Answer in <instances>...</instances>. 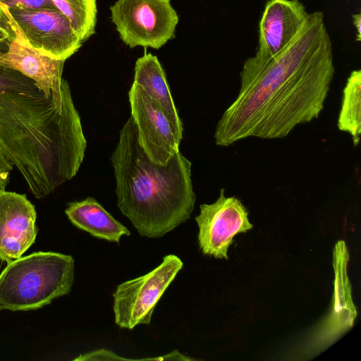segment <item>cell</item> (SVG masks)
Wrapping results in <instances>:
<instances>
[{"instance_id": "1", "label": "cell", "mask_w": 361, "mask_h": 361, "mask_svg": "<svg viewBox=\"0 0 361 361\" xmlns=\"http://www.w3.org/2000/svg\"><path fill=\"white\" fill-rule=\"evenodd\" d=\"M334 73L324 15L309 13L298 35L279 55L245 61L238 94L217 123L216 145L228 147L252 137L283 138L317 118Z\"/></svg>"}, {"instance_id": "2", "label": "cell", "mask_w": 361, "mask_h": 361, "mask_svg": "<svg viewBox=\"0 0 361 361\" xmlns=\"http://www.w3.org/2000/svg\"><path fill=\"white\" fill-rule=\"evenodd\" d=\"M86 147L71 90L48 94L31 78L0 65V151L36 198L75 176Z\"/></svg>"}, {"instance_id": "3", "label": "cell", "mask_w": 361, "mask_h": 361, "mask_svg": "<svg viewBox=\"0 0 361 361\" xmlns=\"http://www.w3.org/2000/svg\"><path fill=\"white\" fill-rule=\"evenodd\" d=\"M111 160L117 206L141 236L161 237L190 219L196 199L191 162L179 151L165 165L152 161L139 143L131 116Z\"/></svg>"}, {"instance_id": "4", "label": "cell", "mask_w": 361, "mask_h": 361, "mask_svg": "<svg viewBox=\"0 0 361 361\" xmlns=\"http://www.w3.org/2000/svg\"><path fill=\"white\" fill-rule=\"evenodd\" d=\"M74 279L72 256L37 252L9 263L0 274V310L40 308L68 294Z\"/></svg>"}, {"instance_id": "5", "label": "cell", "mask_w": 361, "mask_h": 361, "mask_svg": "<svg viewBox=\"0 0 361 361\" xmlns=\"http://www.w3.org/2000/svg\"><path fill=\"white\" fill-rule=\"evenodd\" d=\"M0 5L18 43L44 56L63 61L82 46L71 23L57 8L19 9Z\"/></svg>"}, {"instance_id": "6", "label": "cell", "mask_w": 361, "mask_h": 361, "mask_svg": "<svg viewBox=\"0 0 361 361\" xmlns=\"http://www.w3.org/2000/svg\"><path fill=\"white\" fill-rule=\"evenodd\" d=\"M110 10L120 38L130 48L159 49L173 38L179 20L171 0H117Z\"/></svg>"}, {"instance_id": "7", "label": "cell", "mask_w": 361, "mask_h": 361, "mask_svg": "<svg viewBox=\"0 0 361 361\" xmlns=\"http://www.w3.org/2000/svg\"><path fill=\"white\" fill-rule=\"evenodd\" d=\"M183 266L179 257L169 255L147 274L118 285L113 295L116 324L127 329L150 324L158 301Z\"/></svg>"}, {"instance_id": "8", "label": "cell", "mask_w": 361, "mask_h": 361, "mask_svg": "<svg viewBox=\"0 0 361 361\" xmlns=\"http://www.w3.org/2000/svg\"><path fill=\"white\" fill-rule=\"evenodd\" d=\"M200 208L195 221L201 251L205 255L227 259L233 238L252 228L247 209L238 197L226 196L224 188L220 190L216 202L202 204Z\"/></svg>"}, {"instance_id": "9", "label": "cell", "mask_w": 361, "mask_h": 361, "mask_svg": "<svg viewBox=\"0 0 361 361\" xmlns=\"http://www.w3.org/2000/svg\"><path fill=\"white\" fill-rule=\"evenodd\" d=\"M128 97L141 147L156 164L165 165L179 151L180 140L161 108L133 82Z\"/></svg>"}, {"instance_id": "10", "label": "cell", "mask_w": 361, "mask_h": 361, "mask_svg": "<svg viewBox=\"0 0 361 361\" xmlns=\"http://www.w3.org/2000/svg\"><path fill=\"white\" fill-rule=\"evenodd\" d=\"M298 0H269L259 25L256 61H269L287 48L303 28L308 18Z\"/></svg>"}, {"instance_id": "11", "label": "cell", "mask_w": 361, "mask_h": 361, "mask_svg": "<svg viewBox=\"0 0 361 361\" xmlns=\"http://www.w3.org/2000/svg\"><path fill=\"white\" fill-rule=\"evenodd\" d=\"M35 206L25 194L0 190V259L9 263L34 243L37 228Z\"/></svg>"}, {"instance_id": "12", "label": "cell", "mask_w": 361, "mask_h": 361, "mask_svg": "<svg viewBox=\"0 0 361 361\" xmlns=\"http://www.w3.org/2000/svg\"><path fill=\"white\" fill-rule=\"evenodd\" d=\"M349 252L345 241L338 240L334 249V303L330 314L316 332L314 347L322 348L334 343L350 329L357 317L352 300L351 286L347 274Z\"/></svg>"}, {"instance_id": "13", "label": "cell", "mask_w": 361, "mask_h": 361, "mask_svg": "<svg viewBox=\"0 0 361 361\" xmlns=\"http://www.w3.org/2000/svg\"><path fill=\"white\" fill-rule=\"evenodd\" d=\"M65 61L44 56L13 40L7 51L0 53V65L18 71L33 80L48 94L70 90L62 78Z\"/></svg>"}, {"instance_id": "14", "label": "cell", "mask_w": 361, "mask_h": 361, "mask_svg": "<svg viewBox=\"0 0 361 361\" xmlns=\"http://www.w3.org/2000/svg\"><path fill=\"white\" fill-rule=\"evenodd\" d=\"M134 82L161 108L178 138L181 140L182 123L171 94L164 71L156 56L148 53L137 60Z\"/></svg>"}, {"instance_id": "15", "label": "cell", "mask_w": 361, "mask_h": 361, "mask_svg": "<svg viewBox=\"0 0 361 361\" xmlns=\"http://www.w3.org/2000/svg\"><path fill=\"white\" fill-rule=\"evenodd\" d=\"M65 212L73 225L95 238L118 243L123 235H130L129 230L92 197L71 203Z\"/></svg>"}, {"instance_id": "16", "label": "cell", "mask_w": 361, "mask_h": 361, "mask_svg": "<svg viewBox=\"0 0 361 361\" xmlns=\"http://www.w3.org/2000/svg\"><path fill=\"white\" fill-rule=\"evenodd\" d=\"M338 128L350 135L355 147L361 133V71L351 72L343 90Z\"/></svg>"}, {"instance_id": "17", "label": "cell", "mask_w": 361, "mask_h": 361, "mask_svg": "<svg viewBox=\"0 0 361 361\" xmlns=\"http://www.w3.org/2000/svg\"><path fill=\"white\" fill-rule=\"evenodd\" d=\"M71 23L82 42L95 32L97 0H51Z\"/></svg>"}, {"instance_id": "18", "label": "cell", "mask_w": 361, "mask_h": 361, "mask_svg": "<svg viewBox=\"0 0 361 361\" xmlns=\"http://www.w3.org/2000/svg\"><path fill=\"white\" fill-rule=\"evenodd\" d=\"M16 39L10 21L0 5V53L7 51L10 44Z\"/></svg>"}, {"instance_id": "19", "label": "cell", "mask_w": 361, "mask_h": 361, "mask_svg": "<svg viewBox=\"0 0 361 361\" xmlns=\"http://www.w3.org/2000/svg\"><path fill=\"white\" fill-rule=\"evenodd\" d=\"M0 4L19 9H56L51 0H0Z\"/></svg>"}, {"instance_id": "20", "label": "cell", "mask_w": 361, "mask_h": 361, "mask_svg": "<svg viewBox=\"0 0 361 361\" xmlns=\"http://www.w3.org/2000/svg\"><path fill=\"white\" fill-rule=\"evenodd\" d=\"M128 358H123L111 350L100 349L84 355H80L75 360H128Z\"/></svg>"}, {"instance_id": "21", "label": "cell", "mask_w": 361, "mask_h": 361, "mask_svg": "<svg viewBox=\"0 0 361 361\" xmlns=\"http://www.w3.org/2000/svg\"><path fill=\"white\" fill-rule=\"evenodd\" d=\"M13 166V164L0 151V190H5L8 185Z\"/></svg>"}, {"instance_id": "22", "label": "cell", "mask_w": 361, "mask_h": 361, "mask_svg": "<svg viewBox=\"0 0 361 361\" xmlns=\"http://www.w3.org/2000/svg\"><path fill=\"white\" fill-rule=\"evenodd\" d=\"M353 25H355L357 30V40L360 41L361 39V15L360 13L355 14L353 16Z\"/></svg>"}]
</instances>
